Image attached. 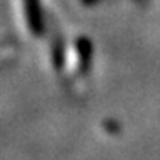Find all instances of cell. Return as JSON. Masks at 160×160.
I'll return each instance as SVG.
<instances>
[{"instance_id": "obj_1", "label": "cell", "mask_w": 160, "mask_h": 160, "mask_svg": "<svg viewBox=\"0 0 160 160\" xmlns=\"http://www.w3.org/2000/svg\"><path fill=\"white\" fill-rule=\"evenodd\" d=\"M41 0H14L17 24L26 38H39L44 31Z\"/></svg>"}]
</instances>
